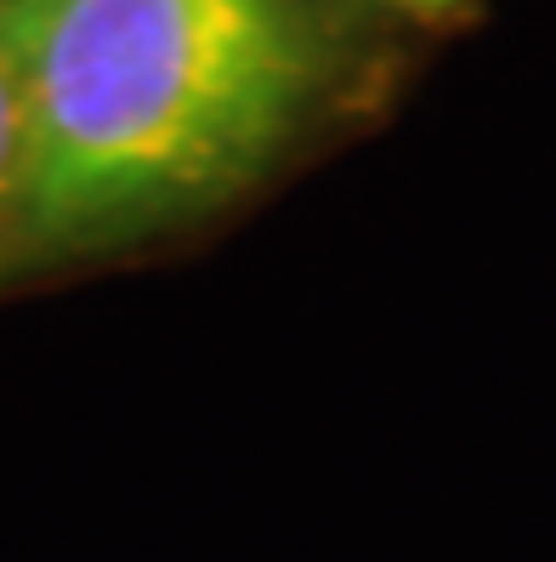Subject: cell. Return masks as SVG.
<instances>
[{"label": "cell", "mask_w": 556, "mask_h": 562, "mask_svg": "<svg viewBox=\"0 0 556 562\" xmlns=\"http://www.w3.org/2000/svg\"><path fill=\"white\" fill-rule=\"evenodd\" d=\"M23 193L12 268L227 205L341 91L318 0H0Z\"/></svg>", "instance_id": "6da1fadb"}, {"label": "cell", "mask_w": 556, "mask_h": 562, "mask_svg": "<svg viewBox=\"0 0 556 562\" xmlns=\"http://www.w3.org/2000/svg\"><path fill=\"white\" fill-rule=\"evenodd\" d=\"M18 193H23V114H18V80H12L7 35H0V273L12 268Z\"/></svg>", "instance_id": "7a4b0ae2"}, {"label": "cell", "mask_w": 556, "mask_h": 562, "mask_svg": "<svg viewBox=\"0 0 556 562\" xmlns=\"http://www.w3.org/2000/svg\"><path fill=\"white\" fill-rule=\"evenodd\" d=\"M386 7H398V12H409L420 23H443V18H461L472 0H386Z\"/></svg>", "instance_id": "3957f363"}]
</instances>
